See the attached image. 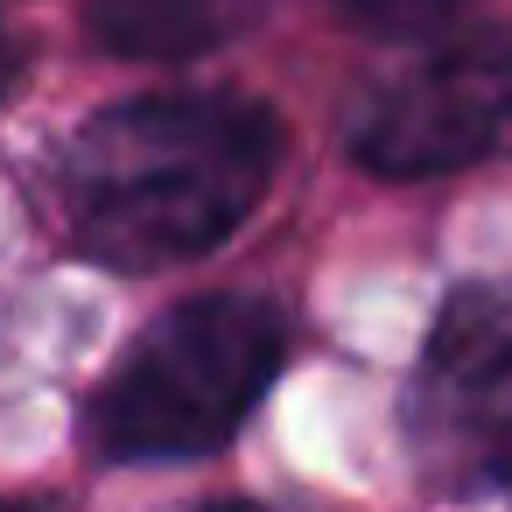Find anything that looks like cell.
<instances>
[{
    "instance_id": "9c48e42d",
    "label": "cell",
    "mask_w": 512,
    "mask_h": 512,
    "mask_svg": "<svg viewBox=\"0 0 512 512\" xmlns=\"http://www.w3.org/2000/svg\"><path fill=\"white\" fill-rule=\"evenodd\" d=\"M0 512H29V505H8V498H0Z\"/></svg>"
},
{
    "instance_id": "ba28073f",
    "label": "cell",
    "mask_w": 512,
    "mask_h": 512,
    "mask_svg": "<svg viewBox=\"0 0 512 512\" xmlns=\"http://www.w3.org/2000/svg\"><path fill=\"white\" fill-rule=\"evenodd\" d=\"M15 71H22V50H15V36H8V15H0V92L15 85Z\"/></svg>"
},
{
    "instance_id": "5b68a950",
    "label": "cell",
    "mask_w": 512,
    "mask_h": 512,
    "mask_svg": "<svg viewBox=\"0 0 512 512\" xmlns=\"http://www.w3.org/2000/svg\"><path fill=\"white\" fill-rule=\"evenodd\" d=\"M274 0H92V36L113 57H204L267 22Z\"/></svg>"
},
{
    "instance_id": "3957f363",
    "label": "cell",
    "mask_w": 512,
    "mask_h": 512,
    "mask_svg": "<svg viewBox=\"0 0 512 512\" xmlns=\"http://www.w3.org/2000/svg\"><path fill=\"white\" fill-rule=\"evenodd\" d=\"M400 421L442 498H512V281H470L442 302Z\"/></svg>"
},
{
    "instance_id": "52a82bcc",
    "label": "cell",
    "mask_w": 512,
    "mask_h": 512,
    "mask_svg": "<svg viewBox=\"0 0 512 512\" xmlns=\"http://www.w3.org/2000/svg\"><path fill=\"white\" fill-rule=\"evenodd\" d=\"M183 512H281L267 498H204V505H183Z\"/></svg>"
},
{
    "instance_id": "6da1fadb",
    "label": "cell",
    "mask_w": 512,
    "mask_h": 512,
    "mask_svg": "<svg viewBox=\"0 0 512 512\" xmlns=\"http://www.w3.org/2000/svg\"><path fill=\"white\" fill-rule=\"evenodd\" d=\"M281 127L239 92H155L106 106L64 148L57 197L85 260L162 274L218 253L274 183Z\"/></svg>"
},
{
    "instance_id": "277c9868",
    "label": "cell",
    "mask_w": 512,
    "mask_h": 512,
    "mask_svg": "<svg viewBox=\"0 0 512 512\" xmlns=\"http://www.w3.org/2000/svg\"><path fill=\"white\" fill-rule=\"evenodd\" d=\"M372 176H449L512 155V29H477L393 64L351 113Z\"/></svg>"
},
{
    "instance_id": "8992f818",
    "label": "cell",
    "mask_w": 512,
    "mask_h": 512,
    "mask_svg": "<svg viewBox=\"0 0 512 512\" xmlns=\"http://www.w3.org/2000/svg\"><path fill=\"white\" fill-rule=\"evenodd\" d=\"M344 8H351L365 29H379V36H421V29L449 22L463 0H344Z\"/></svg>"
},
{
    "instance_id": "7a4b0ae2",
    "label": "cell",
    "mask_w": 512,
    "mask_h": 512,
    "mask_svg": "<svg viewBox=\"0 0 512 512\" xmlns=\"http://www.w3.org/2000/svg\"><path fill=\"white\" fill-rule=\"evenodd\" d=\"M281 309L260 295H190L155 316L92 407L106 463H183L232 442L281 372Z\"/></svg>"
}]
</instances>
